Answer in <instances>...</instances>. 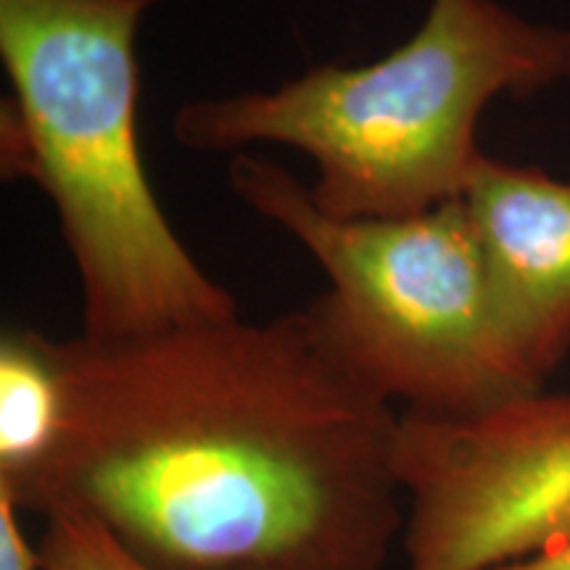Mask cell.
<instances>
[{"label": "cell", "instance_id": "1", "mask_svg": "<svg viewBox=\"0 0 570 570\" xmlns=\"http://www.w3.org/2000/svg\"><path fill=\"white\" fill-rule=\"evenodd\" d=\"M63 428L30 508L154 570H383L404 533L399 412L309 309L61 341Z\"/></svg>", "mask_w": 570, "mask_h": 570}, {"label": "cell", "instance_id": "2", "mask_svg": "<svg viewBox=\"0 0 570 570\" xmlns=\"http://www.w3.org/2000/svg\"><path fill=\"white\" fill-rule=\"evenodd\" d=\"M161 0H0L6 180L51 202L82 288V336L240 315L156 198L140 154L138 32Z\"/></svg>", "mask_w": 570, "mask_h": 570}, {"label": "cell", "instance_id": "3", "mask_svg": "<svg viewBox=\"0 0 570 570\" xmlns=\"http://www.w3.org/2000/svg\"><path fill=\"white\" fill-rule=\"evenodd\" d=\"M568 77L570 30L497 0H431L412 38L377 61L196 98L177 109L173 132L194 151L288 146L309 156V194L331 217H410L465 196L491 101Z\"/></svg>", "mask_w": 570, "mask_h": 570}, {"label": "cell", "instance_id": "4", "mask_svg": "<svg viewBox=\"0 0 570 570\" xmlns=\"http://www.w3.org/2000/svg\"><path fill=\"white\" fill-rule=\"evenodd\" d=\"M233 194L288 233L327 277L306 309L362 386L433 415H473L544 389L512 341L462 198L410 217L325 214L294 173L256 154Z\"/></svg>", "mask_w": 570, "mask_h": 570}, {"label": "cell", "instance_id": "5", "mask_svg": "<svg viewBox=\"0 0 570 570\" xmlns=\"http://www.w3.org/2000/svg\"><path fill=\"white\" fill-rule=\"evenodd\" d=\"M396 473L407 570H494L570 539V394L473 415L404 410Z\"/></svg>", "mask_w": 570, "mask_h": 570}, {"label": "cell", "instance_id": "6", "mask_svg": "<svg viewBox=\"0 0 570 570\" xmlns=\"http://www.w3.org/2000/svg\"><path fill=\"white\" fill-rule=\"evenodd\" d=\"M462 202L504 325L547 381L570 352V180L483 154Z\"/></svg>", "mask_w": 570, "mask_h": 570}, {"label": "cell", "instance_id": "7", "mask_svg": "<svg viewBox=\"0 0 570 570\" xmlns=\"http://www.w3.org/2000/svg\"><path fill=\"white\" fill-rule=\"evenodd\" d=\"M63 428L61 341L32 327L0 338V497L30 508Z\"/></svg>", "mask_w": 570, "mask_h": 570}, {"label": "cell", "instance_id": "8", "mask_svg": "<svg viewBox=\"0 0 570 570\" xmlns=\"http://www.w3.org/2000/svg\"><path fill=\"white\" fill-rule=\"evenodd\" d=\"M35 550L40 570H154L132 558L104 525L75 512L46 518Z\"/></svg>", "mask_w": 570, "mask_h": 570}, {"label": "cell", "instance_id": "9", "mask_svg": "<svg viewBox=\"0 0 570 570\" xmlns=\"http://www.w3.org/2000/svg\"><path fill=\"white\" fill-rule=\"evenodd\" d=\"M19 515L9 499L0 497V570H40L38 550L21 531Z\"/></svg>", "mask_w": 570, "mask_h": 570}, {"label": "cell", "instance_id": "10", "mask_svg": "<svg viewBox=\"0 0 570 570\" xmlns=\"http://www.w3.org/2000/svg\"><path fill=\"white\" fill-rule=\"evenodd\" d=\"M494 570H570V539L566 544L552 547V550H544L533 554V558L510 562V566H502Z\"/></svg>", "mask_w": 570, "mask_h": 570}]
</instances>
